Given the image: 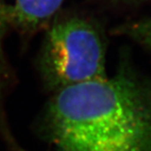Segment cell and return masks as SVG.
I'll return each mask as SVG.
<instances>
[{"instance_id":"7a4b0ae2","label":"cell","mask_w":151,"mask_h":151,"mask_svg":"<svg viewBox=\"0 0 151 151\" xmlns=\"http://www.w3.org/2000/svg\"><path fill=\"white\" fill-rule=\"evenodd\" d=\"M45 30L37 69L47 92L53 94L106 77L105 45L88 20L58 14Z\"/></svg>"},{"instance_id":"3957f363","label":"cell","mask_w":151,"mask_h":151,"mask_svg":"<svg viewBox=\"0 0 151 151\" xmlns=\"http://www.w3.org/2000/svg\"><path fill=\"white\" fill-rule=\"evenodd\" d=\"M65 0H13L8 6L10 28L30 37L45 30L58 14Z\"/></svg>"},{"instance_id":"5b68a950","label":"cell","mask_w":151,"mask_h":151,"mask_svg":"<svg viewBox=\"0 0 151 151\" xmlns=\"http://www.w3.org/2000/svg\"><path fill=\"white\" fill-rule=\"evenodd\" d=\"M127 30L133 37L151 47V18L133 24Z\"/></svg>"},{"instance_id":"277c9868","label":"cell","mask_w":151,"mask_h":151,"mask_svg":"<svg viewBox=\"0 0 151 151\" xmlns=\"http://www.w3.org/2000/svg\"><path fill=\"white\" fill-rule=\"evenodd\" d=\"M8 6L9 3L6 2V0H0V132L10 146L19 150L10 131L6 109V99L11 89L14 88L17 81L16 74L5 48L6 37L10 29Z\"/></svg>"},{"instance_id":"6da1fadb","label":"cell","mask_w":151,"mask_h":151,"mask_svg":"<svg viewBox=\"0 0 151 151\" xmlns=\"http://www.w3.org/2000/svg\"><path fill=\"white\" fill-rule=\"evenodd\" d=\"M38 127L58 151H151V81L123 71L63 88Z\"/></svg>"}]
</instances>
